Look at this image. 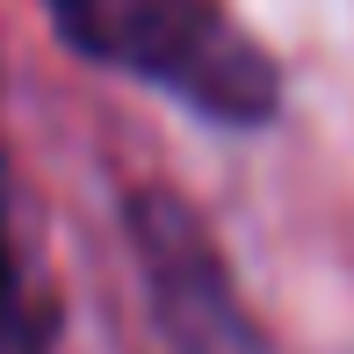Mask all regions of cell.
I'll use <instances>...</instances> for the list:
<instances>
[{
	"label": "cell",
	"instance_id": "1",
	"mask_svg": "<svg viewBox=\"0 0 354 354\" xmlns=\"http://www.w3.org/2000/svg\"><path fill=\"white\" fill-rule=\"evenodd\" d=\"M37 8L58 51L159 94L210 131H275L289 109L282 58L261 44L253 22L232 15V0H37Z\"/></svg>",
	"mask_w": 354,
	"mask_h": 354
},
{
	"label": "cell",
	"instance_id": "2",
	"mask_svg": "<svg viewBox=\"0 0 354 354\" xmlns=\"http://www.w3.org/2000/svg\"><path fill=\"white\" fill-rule=\"evenodd\" d=\"M116 232L138 268L145 326H152L159 354H275L203 203H188L167 181H123Z\"/></svg>",
	"mask_w": 354,
	"mask_h": 354
},
{
	"label": "cell",
	"instance_id": "3",
	"mask_svg": "<svg viewBox=\"0 0 354 354\" xmlns=\"http://www.w3.org/2000/svg\"><path fill=\"white\" fill-rule=\"evenodd\" d=\"M58 340H66V297L29 253L15 224V167H0V354H58Z\"/></svg>",
	"mask_w": 354,
	"mask_h": 354
},
{
	"label": "cell",
	"instance_id": "4",
	"mask_svg": "<svg viewBox=\"0 0 354 354\" xmlns=\"http://www.w3.org/2000/svg\"><path fill=\"white\" fill-rule=\"evenodd\" d=\"M0 167H15V159H8V131H0Z\"/></svg>",
	"mask_w": 354,
	"mask_h": 354
}]
</instances>
